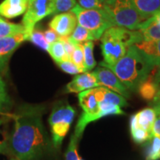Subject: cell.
<instances>
[{
	"instance_id": "cell-1",
	"label": "cell",
	"mask_w": 160,
	"mask_h": 160,
	"mask_svg": "<svg viewBox=\"0 0 160 160\" xmlns=\"http://www.w3.org/2000/svg\"><path fill=\"white\" fill-rule=\"evenodd\" d=\"M45 107L24 105L13 116L10 149L18 160H39L49 153L51 142L42 123Z\"/></svg>"
},
{
	"instance_id": "cell-2",
	"label": "cell",
	"mask_w": 160,
	"mask_h": 160,
	"mask_svg": "<svg viewBox=\"0 0 160 160\" xmlns=\"http://www.w3.org/2000/svg\"><path fill=\"white\" fill-rule=\"evenodd\" d=\"M99 65L113 71L127 89L132 91H137L140 84L149 77L153 70L145 56L134 45L130 46L125 56L114 65H108L101 62Z\"/></svg>"
},
{
	"instance_id": "cell-3",
	"label": "cell",
	"mask_w": 160,
	"mask_h": 160,
	"mask_svg": "<svg viewBox=\"0 0 160 160\" xmlns=\"http://www.w3.org/2000/svg\"><path fill=\"white\" fill-rule=\"evenodd\" d=\"M101 38L103 62L108 65H114L122 59L130 46L143 40L139 31H131L117 26L106 30Z\"/></svg>"
},
{
	"instance_id": "cell-4",
	"label": "cell",
	"mask_w": 160,
	"mask_h": 160,
	"mask_svg": "<svg viewBox=\"0 0 160 160\" xmlns=\"http://www.w3.org/2000/svg\"><path fill=\"white\" fill-rule=\"evenodd\" d=\"M76 111L67 101L56 102L48 119L51 126L52 142L55 148L61 146L73 122Z\"/></svg>"
},
{
	"instance_id": "cell-5",
	"label": "cell",
	"mask_w": 160,
	"mask_h": 160,
	"mask_svg": "<svg viewBox=\"0 0 160 160\" xmlns=\"http://www.w3.org/2000/svg\"><path fill=\"white\" fill-rule=\"evenodd\" d=\"M103 8L108 13L115 26L136 31L145 19L135 9L130 0H113L104 4Z\"/></svg>"
},
{
	"instance_id": "cell-6",
	"label": "cell",
	"mask_w": 160,
	"mask_h": 160,
	"mask_svg": "<svg viewBox=\"0 0 160 160\" xmlns=\"http://www.w3.org/2000/svg\"><path fill=\"white\" fill-rule=\"evenodd\" d=\"M71 12L74 13L79 25L93 33L95 40L99 39L106 30L115 26L104 8L84 9L77 5Z\"/></svg>"
},
{
	"instance_id": "cell-7",
	"label": "cell",
	"mask_w": 160,
	"mask_h": 160,
	"mask_svg": "<svg viewBox=\"0 0 160 160\" xmlns=\"http://www.w3.org/2000/svg\"><path fill=\"white\" fill-rule=\"evenodd\" d=\"M52 0H29L22 25L25 29L27 41L35 28L37 23L52 14Z\"/></svg>"
},
{
	"instance_id": "cell-8",
	"label": "cell",
	"mask_w": 160,
	"mask_h": 160,
	"mask_svg": "<svg viewBox=\"0 0 160 160\" xmlns=\"http://www.w3.org/2000/svg\"><path fill=\"white\" fill-rule=\"evenodd\" d=\"M93 73L97 78L98 83L100 86L107 88L125 98H130L128 90L120 81L115 73L110 69L100 66L93 72Z\"/></svg>"
},
{
	"instance_id": "cell-9",
	"label": "cell",
	"mask_w": 160,
	"mask_h": 160,
	"mask_svg": "<svg viewBox=\"0 0 160 160\" xmlns=\"http://www.w3.org/2000/svg\"><path fill=\"white\" fill-rule=\"evenodd\" d=\"M25 41H27L25 32L0 39V70L5 68L12 54Z\"/></svg>"
},
{
	"instance_id": "cell-10",
	"label": "cell",
	"mask_w": 160,
	"mask_h": 160,
	"mask_svg": "<svg viewBox=\"0 0 160 160\" xmlns=\"http://www.w3.org/2000/svg\"><path fill=\"white\" fill-rule=\"evenodd\" d=\"M77 25V19L72 12L57 14L49 23L50 28L59 37H69Z\"/></svg>"
},
{
	"instance_id": "cell-11",
	"label": "cell",
	"mask_w": 160,
	"mask_h": 160,
	"mask_svg": "<svg viewBox=\"0 0 160 160\" xmlns=\"http://www.w3.org/2000/svg\"><path fill=\"white\" fill-rule=\"evenodd\" d=\"M100 87L94 74L89 72L76 75L74 78L66 85L67 93H81L88 89Z\"/></svg>"
},
{
	"instance_id": "cell-12",
	"label": "cell",
	"mask_w": 160,
	"mask_h": 160,
	"mask_svg": "<svg viewBox=\"0 0 160 160\" xmlns=\"http://www.w3.org/2000/svg\"><path fill=\"white\" fill-rule=\"evenodd\" d=\"M134 45L145 56L153 69L160 68V39L157 41L142 40Z\"/></svg>"
},
{
	"instance_id": "cell-13",
	"label": "cell",
	"mask_w": 160,
	"mask_h": 160,
	"mask_svg": "<svg viewBox=\"0 0 160 160\" xmlns=\"http://www.w3.org/2000/svg\"><path fill=\"white\" fill-rule=\"evenodd\" d=\"M157 113L153 108H147L133 115L131 119V129L139 128L149 132L151 134V130L157 119Z\"/></svg>"
},
{
	"instance_id": "cell-14",
	"label": "cell",
	"mask_w": 160,
	"mask_h": 160,
	"mask_svg": "<svg viewBox=\"0 0 160 160\" xmlns=\"http://www.w3.org/2000/svg\"><path fill=\"white\" fill-rule=\"evenodd\" d=\"M143 40L157 41L160 39V11L145 20L139 26Z\"/></svg>"
},
{
	"instance_id": "cell-15",
	"label": "cell",
	"mask_w": 160,
	"mask_h": 160,
	"mask_svg": "<svg viewBox=\"0 0 160 160\" xmlns=\"http://www.w3.org/2000/svg\"><path fill=\"white\" fill-rule=\"evenodd\" d=\"M29 0H4L0 3V16L13 19L22 15L27 10Z\"/></svg>"
},
{
	"instance_id": "cell-16",
	"label": "cell",
	"mask_w": 160,
	"mask_h": 160,
	"mask_svg": "<svg viewBox=\"0 0 160 160\" xmlns=\"http://www.w3.org/2000/svg\"><path fill=\"white\" fill-rule=\"evenodd\" d=\"M96 96L98 102L113 104L120 108L128 105L127 100L125 97L102 86L96 88Z\"/></svg>"
},
{
	"instance_id": "cell-17",
	"label": "cell",
	"mask_w": 160,
	"mask_h": 160,
	"mask_svg": "<svg viewBox=\"0 0 160 160\" xmlns=\"http://www.w3.org/2000/svg\"><path fill=\"white\" fill-rule=\"evenodd\" d=\"M145 20L160 11V0H130Z\"/></svg>"
},
{
	"instance_id": "cell-18",
	"label": "cell",
	"mask_w": 160,
	"mask_h": 160,
	"mask_svg": "<svg viewBox=\"0 0 160 160\" xmlns=\"http://www.w3.org/2000/svg\"><path fill=\"white\" fill-rule=\"evenodd\" d=\"M159 84L156 82L153 77L149 76L142 83L140 84L137 91L142 98L146 101H152L157 94Z\"/></svg>"
},
{
	"instance_id": "cell-19",
	"label": "cell",
	"mask_w": 160,
	"mask_h": 160,
	"mask_svg": "<svg viewBox=\"0 0 160 160\" xmlns=\"http://www.w3.org/2000/svg\"><path fill=\"white\" fill-rule=\"evenodd\" d=\"M69 39L74 45H77L82 44L85 42L93 41L95 38L91 31L78 24L71 34L69 36Z\"/></svg>"
},
{
	"instance_id": "cell-20",
	"label": "cell",
	"mask_w": 160,
	"mask_h": 160,
	"mask_svg": "<svg viewBox=\"0 0 160 160\" xmlns=\"http://www.w3.org/2000/svg\"><path fill=\"white\" fill-rule=\"evenodd\" d=\"M22 32H25V29L22 24L8 22L5 21L4 19L0 20V39L11 37Z\"/></svg>"
},
{
	"instance_id": "cell-21",
	"label": "cell",
	"mask_w": 160,
	"mask_h": 160,
	"mask_svg": "<svg viewBox=\"0 0 160 160\" xmlns=\"http://www.w3.org/2000/svg\"><path fill=\"white\" fill-rule=\"evenodd\" d=\"M48 52L52 57V59L54 60L57 63L66 61V60H70L67 54H66L63 44L59 39L57 42L49 45Z\"/></svg>"
},
{
	"instance_id": "cell-22",
	"label": "cell",
	"mask_w": 160,
	"mask_h": 160,
	"mask_svg": "<svg viewBox=\"0 0 160 160\" xmlns=\"http://www.w3.org/2000/svg\"><path fill=\"white\" fill-rule=\"evenodd\" d=\"M93 47H94V44L93 41L85 42L82 43L84 60H85V65L87 72L94 68L97 65L94 57H93Z\"/></svg>"
},
{
	"instance_id": "cell-23",
	"label": "cell",
	"mask_w": 160,
	"mask_h": 160,
	"mask_svg": "<svg viewBox=\"0 0 160 160\" xmlns=\"http://www.w3.org/2000/svg\"><path fill=\"white\" fill-rule=\"evenodd\" d=\"M77 5V0H52V14L71 11Z\"/></svg>"
},
{
	"instance_id": "cell-24",
	"label": "cell",
	"mask_w": 160,
	"mask_h": 160,
	"mask_svg": "<svg viewBox=\"0 0 160 160\" xmlns=\"http://www.w3.org/2000/svg\"><path fill=\"white\" fill-rule=\"evenodd\" d=\"M146 152V160L160 159V137L152 136Z\"/></svg>"
},
{
	"instance_id": "cell-25",
	"label": "cell",
	"mask_w": 160,
	"mask_h": 160,
	"mask_svg": "<svg viewBox=\"0 0 160 160\" xmlns=\"http://www.w3.org/2000/svg\"><path fill=\"white\" fill-rule=\"evenodd\" d=\"M71 60L79 68L82 73L87 72L85 65V60H84L82 44L76 45L74 51L71 55Z\"/></svg>"
},
{
	"instance_id": "cell-26",
	"label": "cell",
	"mask_w": 160,
	"mask_h": 160,
	"mask_svg": "<svg viewBox=\"0 0 160 160\" xmlns=\"http://www.w3.org/2000/svg\"><path fill=\"white\" fill-rule=\"evenodd\" d=\"M28 41H30L31 42L34 44L35 45L38 46L40 48L45 50L46 51H48V50L50 45L46 41L43 32L39 31V30H36L34 28L31 34L30 35Z\"/></svg>"
},
{
	"instance_id": "cell-27",
	"label": "cell",
	"mask_w": 160,
	"mask_h": 160,
	"mask_svg": "<svg viewBox=\"0 0 160 160\" xmlns=\"http://www.w3.org/2000/svg\"><path fill=\"white\" fill-rule=\"evenodd\" d=\"M79 138L73 133L71 136V140L65 153V160H83L81 159L77 153V146L79 143Z\"/></svg>"
},
{
	"instance_id": "cell-28",
	"label": "cell",
	"mask_w": 160,
	"mask_h": 160,
	"mask_svg": "<svg viewBox=\"0 0 160 160\" xmlns=\"http://www.w3.org/2000/svg\"><path fill=\"white\" fill-rule=\"evenodd\" d=\"M11 101L8 94L5 83L0 77V112L8 111L11 108Z\"/></svg>"
},
{
	"instance_id": "cell-29",
	"label": "cell",
	"mask_w": 160,
	"mask_h": 160,
	"mask_svg": "<svg viewBox=\"0 0 160 160\" xmlns=\"http://www.w3.org/2000/svg\"><path fill=\"white\" fill-rule=\"evenodd\" d=\"M131 133L133 141L137 143H142L147 140H149L152 137L149 132L139 128L131 129Z\"/></svg>"
},
{
	"instance_id": "cell-30",
	"label": "cell",
	"mask_w": 160,
	"mask_h": 160,
	"mask_svg": "<svg viewBox=\"0 0 160 160\" xmlns=\"http://www.w3.org/2000/svg\"><path fill=\"white\" fill-rule=\"evenodd\" d=\"M57 64L64 72L69 73V74H79L82 73L79 68L71 60H66V61L61 62Z\"/></svg>"
},
{
	"instance_id": "cell-31",
	"label": "cell",
	"mask_w": 160,
	"mask_h": 160,
	"mask_svg": "<svg viewBox=\"0 0 160 160\" xmlns=\"http://www.w3.org/2000/svg\"><path fill=\"white\" fill-rule=\"evenodd\" d=\"M78 5L84 9H101L103 4L99 0H77Z\"/></svg>"
},
{
	"instance_id": "cell-32",
	"label": "cell",
	"mask_w": 160,
	"mask_h": 160,
	"mask_svg": "<svg viewBox=\"0 0 160 160\" xmlns=\"http://www.w3.org/2000/svg\"><path fill=\"white\" fill-rule=\"evenodd\" d=\"M59 39L61 40V42L63 44L66 54H67L68 57L69 58V59L71 60V55L73 51H74L76 45L70 41L69 37H59Z\"/></svg>"
},
{
	"instance_id": "cell-33",
	"label": "cell",
	"mask_w": 160,
	"mask_h": 160,
	"mask_svg": "<svg viewBox=\"0 0 160 160\" xmlns=\"http://www.w3.org/2000/svg\"><path fill=\"white\" fill-rule=\"evenodd\" d=\"M44 36H45L46 41H47V42L49 45L55 42H57L59 39V36L51 28L44 32Z\"/></svg>"
},
{
	"instance_id": "cell-34",
	"label": "cell",
	"mask_w": 160,
	"mask_h": 160,
	"mask_svg": "<svg viewBox=\"0 0 160 160\" xmlns=\"http://www.w3.org/2000/svg\"><path fill=\"white\" fill-rule=\"evenodd\" d=\"M151 136L160 137V115H157L151 130Z\"/></svg>"
},
{
	"instance_id": "cell-35",
	"label": "cell",
	"mask_w": 160,
	"mask_h": 160,
	"mask_svg": "<svg viewBox=\"0 0 160 160\" xmlns=\"http://www.w3.org/2000/svg\"><path fill=\"white\" fill-rule=\"evenodd\" d=\"M152 105H153V108H160V85L157 94L152 100Z\"/></svg>"
},
{
	"instance_id": "cell-36",
	"label": "cell",
	"mask_w": 160,
	"mask_h": 160,
	"mask_svg": "<svg viewBox=\"0 0 160 160\" xmlns=\"http://www.w3.org/2000/svg\"><path fill=\"white\" fill-rule=\"evenodd\" d=\"M153 79H154L156 82H157L158 84H160V68L157 71V73L154 75V77H153Z\"/></svg>"
},
{
	"instance_id": "cell-37",
	"label": "cell",
	"mask_w": 160,
	"mask_h": 160,
	"mask_svg": "<svg viewBox=\"0 0 160 160\" xmlns=\"http://www.w3.org/2000/svg\"><path fill=\"white\" fill-rule=\"evenodd\" d=\"M3 122H4V120L2 119H0V125H2V124H3ZM5 148V145H2V144L1 143V142H0V148Z\"/></svg>"
},
{
	"instance_id": "cell-38",
	"label": "cell",
	"mask_w": 160,
	"mask_h": 160,
	"mask_svg": "<svg viewBox=\"0 0 160 160\" xmlns=\"http://www.w3.org/2000/svg\"><path fill=\"white\" fill-rule=\"evenodd\" d=\"M99 1L104 5V4H107V3L111 2L113 1V0H99Z\"/></svg>"
},
{
	"instance_id": "cell-39",
	"label": "cell",
	"mask_w": 160,
	"mask_h": 160,
	"mask_svg": "<svg viewBox=\"0 0 160 160\" xmlns=\"http://www.w3.org/2000/svg\"><path fill=\"white\" fill-rule=\"evenodd\" d=\"M153 108L155 110L156 113H157V116L160 115V108Z\"/></svg>"
},
{
	"instance_id": "cell-40",
	"label": "cell",
	"mask_w": 160,
	"mask_h": 160,
	"mask_svg": "<svg viewBox=\"0 0 160 160\" xmlns=\"http://www.w3.org/2000/svg\"><path fill=\"white\" fill-rule=\"evenodd\" d=\"M4 149H5V148H0V152H2Z\"/></svg>"
},
{
	"instance_id": "cell-41",
	"label": "cell",
	"mask_w": 160,
	"mask_h": 160,
	"mask_svg": "<svg viewBox=\"0 0 160 160\" xmlns=\"http://www.w3.org/2000/svg\"><path fill=\"white\" fill-rule=\"evenodd\" d=\"M2 19H3V18H2L1 16H0V20H2Z\"/></svg>"
},
{
	"instance_id": "cell-42",
	"label": "cell",
	"mask_w": 160,
	"mask_h": 160,
	"mask_svg": "<svg viewBox=\"0 0 160 160\" xmlns=\"http://www.w3.org/2000/svg\"><path fill=\"white\" fill-rule=\"evenodd\" d=\"M11 160H18V159H12Z\"/></svg>"
},
{
	"instance_id": "cell-43",
	"label": "cell",
	"mask_w": 160,
	"mask_h": 160,
	"mask_svg": "<svg viewBox=\"0 0 160 160\" xmlns=\"http://www.w3.org/2000/svg\"><path fill=\"white\" fill-rule=\"evenodd\" d=\"M159 85H160V84H159Z\"/></svg>"
}]
</instances>
